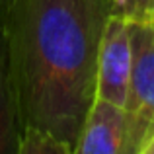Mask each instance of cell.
<instances>
[{"label": "cell", "mask_w": 154, "mask_h": 154, "mask_svg": "<svg viewBox=\"0 0 154 154\" xmlns=\"http://www.w3.org/2000/svg\"><path fill=\"white\" fill-rule=\"evenodd\" d=\"M109 0H16L4 23L22 127L78 144L96 100L98 47Z\"/></svg>", "instance_id": "6da1fadb"}, {"label": "cell", "mask_w": 154, "mask_h": 154, "mask_svg": "<svg viewBox=\"0 0 154 154\" xmlns=\"http://www.w3.org/2000/svg\"><path fill=\"white\" fill-rule=\"evenodd\" d=\"M131 78L125 100L129 154H139L154 133V22H129Z\"/></svg>", "instance_id": "7a4b0ae2"}, {"label": "cell", "mask_w": 154, "mask_h": 154, "mask_svg": "<svg viewBox=\"0 0 154 154\" xmlns=\"http://www.w3.org/2000/svg\"><path fill=\"white\" fill-rule=\"evenodd\" d=\"M131 35L129 22L117 16H107L98 47V72H96V98L107 100L123 107L131 78Z\"/></svg>", "instance_id": "3957f363"}, {"label": "cell", "mask_w": 154, "mask_h": 154, "mask_svg": "<svg viewBox=\"0 0 154 154\" xmlns=\"http://www.w3.org/2000/svg\"><path fill=\"white\" fill-rule=\"evenodd\" d=\"M74 154H129L125 109L107 100L96 98L86 113Z\"/></svg>", "instance_id": "277c9868"}, {"label": "cell", "mask_w": 154, "mask_h": 154, "mask_svg": "<svg viewBox=\"0 0 154 154\" xmlns=\"http://www.w3.org/2000/svg\"><path fill=\"white\" fill-rule=\"evenodd\" d=\"M20 137H22V121L10 76L8 39L2 27L0 29V154H18Z\"/></svg>", "instance_id": "5b68a950"}, {"label": "cell", "mask_w": 154, "mask_h": 154, "mask_svg": "<svg viewBox=\"0 0 154 154\" xmlns=\"http://www.w3.org/2000/svg\"><path fill=\"white\" fill-rule=\"evenodd\" d=\"M18 154H72L70 146L41 127H22Z\"/></svg>", "instance_id": "8992f818"}, {"label": "cell", "mask_w": 154, "mask_h": 154, "mask_svg": "<svg viewBox=\"0 0 154 154\" xmlns=\"http://www.w3.org/2000/svg\"><path fill=\"white\" fill-rule=\"evenodd\" d=\"M109 14L125 22H154V0H109Z\"/></svg>", "instance_id": "52a82bcc"}, {"label": "cell", "mask_w": 154, "mask_h": 154, "mask_svg": "<svg viewBox=\"0 0 154 154\" xmlns=\"http://www.w3.org/2000/svg\"><path fill=\"white\" fill-rule=\"evenodd\" d=\"M16 0H0V29L4 27V23H6V18L8 14H10L12 6H14Z\"/></svg>", "instance_id": "ba28073f"}, {"label": "cell", "mask_w": 154, "mask_h": 154, "mask_svg": "<svg viewBox=\"0 0 154 154\" xmlns=\"http://www.w3.org/2000/svg\"><path fill=\"white\" fill-rule=\"evenodd\" d=\"M139 154H154V133L146 139V143L143 144V148H140Z\"/></svg>", "instance_id": "9c48e42d"}]
</instances>
